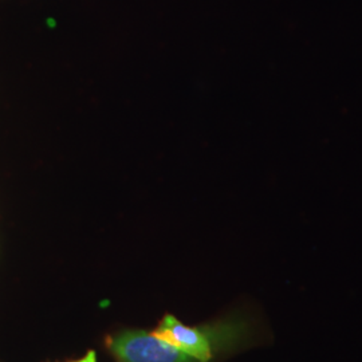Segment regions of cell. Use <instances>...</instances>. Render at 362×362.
<instances>
[{"label": "cell", "mask_w": 362, "mask_h": 362, "mask_svg": "<svg viewBox=\"0 0 362 362\" xmlns=\"http://www.w3.org/2000/svg\"><path fill=\"white\" fill-rule=\"evenodd\" d=\"M118 362H194L192 357L152 333L127 332L109 341Z\"/></svg>", "instance_id": "6da1fadb"}, {"label": "cell", "mask_w": 362, "mask_h": 362, "mask_svg": "<svg viewBox=\"0 0 362 362\" xmlns=\"http://www.w3.org/2000/svg\"><path fill=\"white\" fill-rule=\"evenodd\" d=\"M163 326L168 327L175 337L177 349L187 353L194 361L208 362L214 356V337L212 332H204L181 324L172 315H167Z\"/></svg>", "instance_id": "7a4b0ae2"}, {"label": "cell", "mask_w": 362, "mask_h": 362, "mask_svg": "<svg viewBox=\"0 0 362 362\" xmlns=\"http://www.w3.org/2000/svg\"><path fill=\"white\" fill-rule=\"evenodd\" d=\"M77 362H97V356L94 351H89L82 360H79Z\"/></svg>", "instance_id": "3957f363"}]
</instances>
